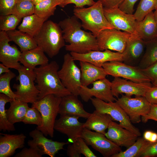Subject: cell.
Wrapping results in <instances>:
<instances>
[{
	"label": "cell",
	"instance_id": "cell-1",
	"mask_svg": "<svg viewBox=\"0 0 157 157\" xmlns=\"http://www.w3.org/2000/svg\"><path fill=\"white\" fill-rule=\"evenodd\" d=\"M74 15L60 21L65 42L67 51L79 53H85L91 51H99L97 38L90 32L83 30L81 23Z\"/></svg>",
	"mask_w": 157,
	"mask_h": 157
},
{
	"label": "cell",
	"instance_id": "cell-2",
	"mask_svg": "<svg viewBox=\"0 0 157 157\" xmlns=\"http://www.w3.org/2000/svg\"><path fill=\"white\" fill-rule=\"evenodd\" d=\"M59 68L57 62L53 61L34 69L36 86L40 92L38 100L50 94L63 97L71 94L62 83L58 74Z\"/></svg>",
	"mask_w": 157,
	"mask_h": 157
},
{
	"label": "cell",
	"instance_id": "cell-3",
	"mask_svg": "<svg viewBox=\"0 0 157 157\" xmlns=\"http://www.w3.org/2000/svg\"><path fill=\"white\" fill-rule=\"evenodd\" d=\"M73 11L74 15L81 20L82 27L90 31L96 38L101 31L114 28L106 18L99 0L88 8L75 7Z\"/></svg>",
	"mask_w": 157,
	"mask_h": 157
},
{
	"label": "cell",
	"instance_id": "cell-4",
	"mask_svg": "<svg viewBox=\"0 0 157 157\" xmlns=\"http://www.w3.org/2000/svg\"><path fill=\"white\" fill-rule=\"evenodd\" d=\"M33 38L38 46L51 58L57 55L65 45L60 26L51 20L45 21L39 32Z\"/></svg>",
	"mask_w": 157,
	"mask_h": 157
},
{
	"label": "cell",
	"instance_id": "cell-5",
	"mask_svg": "<svg viewBox=\"0 0 157 157\" xmlns=\"http://www.w3.org/2000/svg\"><path fill=\"white\" fill-rule=\"evenodd\" d=\"M62 98L50 94L32 104L31 107L35 108L40 112L42 119V125L36 128L45 136L53 137L54 124L58 114Z\"/></svg>",
	"mask_w": 157,
	"mask_h": 157
},
{
	"label": "cell",
	"instance_id": "cell-6",
	"mask_svg": "<svg viewBox=\"0 0 157 157\" xmlns=\"http://www.w3.org/2000/svg\"><path fill=\"white\" fill-rule=\"evenodd\" d=\"M19 75L16 80L19 84H14V92L17 96L16 99L26 103L33 104L38 100L39 91L35 85L36 74L34 70L21 65L17 70Z\"/></svg>",
	"mask_w": 157,
	"mask_h": 157
},
{
	"label": "cell",
	"instance_id": "cell-7",
	"mask_svg": "<svg viewBox=\"0 0 157 157\" xmlns=\"http://www.w3.org/2000/svg\"><path fill=\"white\" fill-rule=\"evenodd\" d=\"M136 35L114 28L104 30L96 38L99 51L109 50L123 53L128 42Z\"/></svg>",
	"mask_w": 157,
	"mask_h": 157
},
{
	"label": "cell",
	"instance_id": "cell-8",
	"mask_svg": "<svg viewBox=\"0 0 157 157\" xmlns=\"http://www.w3.org/2000/svg\"><path fill=\"white\" fill-rule=\"evenodd\" d=\"M90 100L96 110L109 115L113 120L118 122L123 128L138 137L141 136L139 130L133 124L129 116L116 101L106 102L97 98L92 97Z\"/></svg>",
	"mask_w": 157,
	"mask_h": 157
},
{
	"label": "cell",
	"instance_id": "cell-9",
	"mask_svg": "<svg viewBox=\"0 0 157 157\" xmlns=\"http://www.w3.org/2000/svg\"><path fill=\"white\" fill-rule=\"evenodd\" d=\"M74 61L70 53L65 54L63 57V64L58 71V74L64 86L72 94L78 96L81 85V73Z\"/></svg>",
	"mask_w": 157,
	"mask_h": 157
},
{
	"label": "cell",
	"instance_id": "cell-10",
	"mask_svg": "<svg viewBox=\"0 0 157 157\" xmlns=\"http://www.w3.org/2000/svg\"><path fill=\"white\" fill-rule=\"evenodd\" d=\"M102 67L108 75L114 77H121L137 83L151 82L138 66L129 65L123 62H107L104 63Z\"/></svg>",
	"mask_w": 157,
	"mask_h": 157
},
{
	"label": "cell",
	"instance_id": "cell-11",
	"mask_svg": "<svg viewBox=\"0 0 157 157\" xmlns=\"http://www.w3.org/2000/svg\"><path fill=\"white\" fill-rule=\"evenodd\" d=\"M115 101L124 110L133 124L141 121L142 116L147 115L149 112L151 104L144 97L137 96L132 98L122 94Z\"/></svg>",
	"mask_w": 157,
	"mask_h": 157
},
{
	"label": "cell",
	"instance_id": "cell-12",
	"mask_svg": "<svg viewBox=\"0 0 157 157\" xmlns=\"http://www.w3.org/2000/svg\"><path fill=\"white\" fill-rule=\"evenodd\" d=\"M88 145L104 157H112L122 151L120 147L108 139L104 134L84 128L81 135Z\"/></svg>",
	"mask_w": 157,
	"mask_h": 157
},
{
	"label": "cell",
	"instance_id": "cell-13",
	"mask_svg": "<svg viewBox=\"0 0 157 157\" xmlns=\"http://www.w3.org/2000/svg\"><path fill=\"white\" fill-rule=\"evenodd\" d=\"M104 11L107 20L114 28L138 35L137 21L133 15L126 13L118 7H104Z\"/></svg>",
	"mask_w": 157,
	"mask_h": 157
},
{
	"label": "cell",
	"instance_id": "cell-14",
	"mask_svg": "<svg viewBox=\"0 0 157 157\" xmlns=\"http://www.w3.org/2000/svg\"><path fill=\"white\" fill-rule=\"evenodd\" d=\"M111 83L112 94L117 98L122 94L144 97L147 91L152 86L151 82L137 83L119 77H114Z\"/></svg>",
	"mask_w": 157,
	"mask_h": 157
},
{
	"label": "cell",
	"instance_id": "cell-15",
	"mask_svg": "<svg viewBox=\"0 0 157 157\" xmlns=\"http://www.w3.org/2000/svg\"><path fill=\"white\" fill-rule=\"evenodd\" d=\"M92 84L93 87L91 88L81 86L79 95L84 101L88 102L93 96L106 102L116 101L112 93L111 82L106 78L96 81Z\"/></svg>",
	"mask_w": 157,
	"mask_h": 157
},
{
	"label": "cell",
	"instance_id": "cell-16",
	"mask_svg": "<svg viewBox=\"0 0 157 157\" xmlns=\"http://www.w3.org/2000/svg\"><path fill=\"white\" fill-rule=\"evenodd\" d=\"M11 41L6 32L0 31V61L8 68L17 70L21 66L19 60L22 52Z\"/></svg>",
	"mask_w": 157,
	"mask_h": 157
},
{
	"label": "cell",
	"instance_id": "cell-17",
	"mask_svg": "<svg viewBox=\"0 0 157 157\" xmlns=\"http://www.w3.org/2000/svg\"><path fill=\"white\" fill-rule=\"evenodd\" d=\"M74 60L87 62L99 67H102L105 63L111 61L123 62L124 55L109 50L103 51H91L85 53L70 52Z\"/></svg>",
	"mask_w": 157,
	"mask_h": 157
},
{
	"label": "cell",
	"instance_id": "cell-18",
	"mask_svg": "<svg viewBox=\"0 0 157 157\" xmlns=\"http://www.w3.org/2000/svg\"><path fill=\"white\" fill-rule=\"evenodd\" d=\"M79 118L70 115H60L59 118L56 120L54 129L67 135L73 142L81 137L84 128V123L80 122Z\"/></svg>",
	"mask_w": 157,
	"mask_h": 157
},
{
	"label": "cell",
	"instance_id": "cell-19",
	"mask_svg": "<svg viewBox=\"0 0 157 157\" xmlns=\"http://www.w3.org/2000/svg\"><path fill=\"white\" fill-rule=\"evenodd\" d=\"M109 140L119 147L128 148L137 140L138 137L131 131L112 121L105 134Z\"/></svg>",
	"mask_w": 157,
	"mask_h": 157
},
{
	"label": "cell",
	"instance_id": "cell-20",
	"mask_svg": "<svg viewBox=\"0 0 157 157\" xmlns=\"http://www.w3.org/2000/svg\"><path fill=\"white\" fill-rule=\"evenodd\" d=\"M145 48L146 42L138 35L135 36L128 42L123 53V62L129 65L138 66L144 55Z\"/></svg>",
	"mask_w": 157,
	"mask_h": 157
},
{
	"label": "cell",
	"instance_id": "cell-21",
	"mask_svg": "<svg viewBox=\"0 0 157 157\" xmlns=\"http://www.w3.org/2000/svg\"><path fill=\"white\" fill-rule=\"evenodd\" d=\"M29 135L32 140H30L32 143L38 146L43 151L44 154L51 157H54L58 151L64 149L63 147L68 142L54 141L45 137L43 133L36 128L29 133Z\"/></svg>",
	"mask_w": 157,
	"mask_h": 157
},
{
	"label": "cell",
	"instance_id": "cell-22",
	"mask_svg": "<svg viewBox=\"0 0 157 157\" xmlns=\"http://www.w3.org/2000/svg\"><path fill=\"white\" fill-rule=\"evenodd\" d=\"M78 96L71 94L62 98L60 104L58 114L68 115L79 117L88 118L91 113L86 111Z\"/></svg>",
	"mask_w": 157,
	"mask_h": 157
},
{
	"label": "cell",
	"instance_id": "cell-23",
	"mask_svg": "<svg viewBox=\"0 0 157 157\" xmlns=\"http://www.w3.org/2000/svg\"><path fill=\"white\" fill-rule=\"evenodd\" d=\"M0 135V157L11 156L16 149L24 147L26 137L24 134Z\"/></svg>",
	"mask_w": 157,
	"mask_h": 157
},
{
	"label": "cell",
	"instance_id": "cell-24",
	"mask_svg": "<svg viewBox=\"0 0 157 157\" xmlns=\"http://www.w3.org/2000/svg\"><path fill=\"white\" fill-rule=\"evenodd\" d=\"M79 61L82 86L88 87L96 81L106 78L108 75L102 67L97 66L87 62Z\"/></svg>",
	"mask_w": 157,
	"mask_h": 157
},
{
	"label": "cell",
	"instance_id": "cell-25",
	"mask_svg": "<svg viewBox=\"0 0 157 157\" xmlns=\"http://www.w3.org/2000/svg\"><path fill=\"white\" fill-rule=\"evenodd\" d=\"M45 53L40 47L22 52L19 62L23 65L34 70L38 65H42L49 63V59Z\"/></svg>",
	"mask_w": 157,
	"mask_h": 157
},
{
	"label": "cell",
	"instance_id": "cell-26",
	"mask_svg": "<svg viewBox=\"0 0 157 157\" xmlns=\"http://www.w3.org/2000/svg\"><path fill=\"white\" fill-rule=\"evenodd\" d=\"M137 31L138 35L146 42L157 37V23L153 11L148 14L142 20L137 21Z\"/></svg>",
	"mask_w": 157,
	"mask_h": 157
},
{
	"label": "cell",
	"instance_id": "cell-27",
	"mask_svg": "<svg viewBox=\"0 0 157 157\" xmlns=\"http://www.w3.org/2000/svg\"><path fill=\"white\" fill-rule=\"evenodd\" d=\"M113 119L109 115L95 110L84 123L83 127L105 135L110 123Z\"/></svg>",
	"mask_w": 157,
	"mask_h": 157
},
{
	"label": "cell",
	"instance_id": "cell-28",
	"mask_svg": "<svg viewBox=\"0 0 157 157\" xmlns=\"http://www.w3.org/2000/svg\"><path fill=\"white\" fill-rule=\"evenodd\" d=\"M6 32L11 41L14 42L19 47L21 52L38 46L33 37L26 33L15 29Z\"/></svg>",
	"mask_w": 157,
	"mask_h": 157
},
{
	"label": "cell",
	"instance_id": "cell-29",
	"mask_svg": "<svg viewBox=\"0 0 157 157\" xmlns=\"http://www.w3.org/2000/svg\"><path fill=\"white\" fill-rule=\"evenodd\" d=\"M47 20L40 18L34 14L23 18L18 28L34 37L38 33Z\"/></svg>",
	"mask_w": 157,
	"mask_h": 157
},
{
	"label": "cell",
	"instance_id": "cell-30",
	"mask_svg": "<svg viewBox=\"0 0 157 157\" xmlns=\"http://www.w3.org/2000/svg\"><path fill=\"white\" fill-rule=\"evenodd\" d=\"M29 107L27 103L13 99L10 102L9 108L6 109L8 121L13 124L22 122Z\"/></svg>",
	"mask_w": 157,
	"mask_h": 157
},
{
	"label": "cell",
	"instance_id": "cell-31",
	"mask_svg": "<svg viewBox=\"0 0 157 157\" xmlns=\"http://www.w3.org/2000/svg\"><path fill=\"white\" fill-rule=\"evenodd\" d=\"M157 61V37L146 42L144 55L138 67L144 69Z\"/></svg>",
	"mask_w": 157,
	"mask_h": 157
},
{
	"label": "cell",
	"instance_id": "cell-32",
	"mask_svg": "<svg viewBox=\"0 0 157 157\" xmlns=\"http://www.w3.org/2000/svg\"><path fill=\"white\" fill-rule=\"evenodd\" d=\"M150 142L143 137L138 139L131 146L124 151L115 154L111 157H139L147 147Z\"/></svg>",
	"mask_w": 157,
	"mask_h": 157
},
{
	"label": "cell",
	"instance_id": "cell-33",
	"mask_svg": "<svg viewBox=\"0 0 157 157\" xmlns=\"http://www.w3.org/2000/svg\"><path fill=\"white\" fill-rule=\"evenodd\" d=\"M13 99L3 93L0 94V131L5 132L13 131L16 129L14 124L8 121L5 106L8 102L10 103Z\"/></svg>",
	"mask_w": 157,
	"mask_h": 157
},
{
	"label": "cell",
	"instance_id": "cell-34",
	"mask_svg": "<svg viewBox=\"0 0 157 157\" xmlns=\"http://www.w3.org/2000/svg\"><path fill=\"white\" fill-rule=\"evenodd\" d=\"M58 6L54 0H45L35 5V13L38 17L47 19L54 15Z\"/></svg>",
	"mask_w": 157,
	"mask_h": 157
},
{
	"label": "cell",
	"instance_id": "cell-35",
	"mask_svg": "<svg viewBox=\"0 0 157 157\" xmlns=\"http://www.w3.org/2000/svg\"><path fill=\"white\" fill-rule=\"evenodd\" d=\"M16 76V74L10 70L0 76V93L5 94L13 100L16 99L17 96L11 90L10 83L11 79Z\"/></svg>",
	"mask_w": 157,
	"mask_h": 157
},
{
	"label": "cell",
	"instance_id": "cell-36",
	"mask_svg": "<svg viewBox=\"0 0 157 157\" xmlns=\"http://www.w3.org/2000/svg\"><path fill=\"white\" fill-rule=\"evenodd\" d=\"M156 0H140L133 15L137 21L142 20L149 13L155 10Z\"/></svg>",
	"mask_w": 157,
	"mask_h": 157
},
{
	"label": "cell",
	"instance_id": "cell-37",
	"mask_svg": "<svg viewBox=\"0 0 157 157\" xmlns=\"http://www.w3.org/2000/svg\"><path fill=\"white\" fill-rule=\"evenodd\" d=\"M35 5L31 1H17L13 14L20 18L34 14Z\"/></svg>",
	"mask_w": 157,
	"mask_h": 157
},
{
	"label": "cell",
	"instance_id": "cell-38",
	"mask_svg": "<svg viewBox=\"0 0 157 157\" xmlns=\"http://www.w3.org/2000/svg\"><path fill=\"white\" fill-rule=\"evenodd\" d=\"M21 19L13 14L0 15V31L7 32L15 29Z\"/></svg>",
	"mask_w": 157,
	"mask_h": 157
},
{
	"label": "cell",
	"instance_id": "cell-39",
	"mask_svg": "<svg viewBox=\"0 0 157 157\" xmlns=\"http://www.w3.org/2000/svg\"><path fill=\"white\" fill-rule=\"evenodd\" d=\"M29 148L24 147L17 153L14 157H42L44 154V151L38 146L31 142H28Z\"/></svg>",
	"mask_w": 157,
	"mask_h": 157
},
{
	"label": "cell",
	"instance_id": "cell-40",
	"mask_svg": "<svg viewBox=\"0 0 157 157\" xmlns=\"http://www.w3.org/2000/svg\"><path fill=\"white\" fill-rule=\"evenodd\" d=\"M22 122L25 124H35L38 127L42 125L40 113L36 108L33 107L28 108Z\"/></svg>",
	"mask_w": 157,
	"mask_h": 157
},
{
	"label": "cell",
	"instance_id": "cell-41",
	"mask_svg": "<svg viewBox=\"0 0 157 157\" xmlns=\"http://www.w3.org/2000/svg\"><path fill=\"white\" fill-rule=\"evenodd\" d=\"M76 149L81 154L86 157H96L97 156L88 147L84 139L81 137L77 139L73 142Z\"/></svg>",
	"mask_w": 157,
	"mask_h": 157
},
{
	"label": "cell",
	"instance_id": "cell-42",
	"mask_svg": "<svg viewBox=\"0 0 157 157\" xmlns=\"http://www.w3.org/2000/svg\"><path fill=\"white\" fill-rule=\"evenodd\" d=\"M17 2V0H0V15L13 14Z\"/></svg>",
	"mask_w": 157,
	"mask_h": 157
},
{
	"label": "cell",
	"instance_id": "cell-43",
	"mask_svg": "<svg viewBox=\"0 0 157 157\" xmlns=\"http://www.w3.org/2000/svg\"><path fill=\"white\" fill-rule=\"evenodd\" d=\"M140 157H157V140L154 142H150Z\"/></svg>",
	"mask_w": 157,
	"mask_h": 157
},
{
	"label": "cell",
	"instance_id": "cell-44",
	"mask_svg": "<svg viewBox=\"0 0 157 157\" xmlns=\"http://www.w3.org/2000/svg\"><path fill=\"white\" fill-rule=\"evenodd\" d=\"M142 69L144 75L150 80L151 83L157 79V61L147 67Z\"/></svg>",
	"mask_w": 157,
	"mask_h": 157
},
{
	"label": "cell",
	"instance_id": "cell-45",
	"mask_svg": "<svg viewBox=\"0 0 157 157\" xmlns=\"http://www.w3.org/2000/svg\"><path fill=\"white\" fill-rule=\"evenodd\" d=\"M95 3L94 0H65L60 7H64L68 4H74L75 7L81 8L86 5L91 6Z\"/></svg>",
	"mask_w": 157,
	"mask_h": 157
},
{
	"label": "cell",
	"instance_id": "cell-46",
	"mask_svg": "<svg viewBox=\"0 0 157 157\" xmlns=\"http://www.w3.org/2000/svg\"><path fill=\"white\" fill-rule=\"evenodd\" d=\"M144 97L150 104H157V86H152L149 89Z\"/></svg>",
	"mask_w": 157,
	"mask_h": 157
},
{
	"label": "cell",
	"instance_id": "cell-47",
	"mask_svg": "<svg viewBox=\"0 0 157 157\" xmlns=\"http://www.w3.org/2000/svg\"><path fill=\"white\" fill-rule=\"evenodd\" d=\"M138 0H125L119 8L126 13L133 14L134 11V5Z\"/></svg>",
	"mask_w": 157,
	"mask_h": 157
},
{
	"label": "cell",
	"instance_id": "cell-48",
	"mask_svg": "<svg viewBox=\"0 0 157 157\" xmlns=\"http://www.w3.org/2000/svg\"><path fill=\"white\" fill-rule=\"evenodd\" d=\"M141 121L144 123L149 120H153L157 122V104H151L149 112L146 115L142 116Z\"/></svg>",
	"mask_w": 157,
	"mask_h": 157
},
{
	"label": "cell",
	"instance_id": "cell-49",
	"mask_svg": "<svg viewBox=\"0 0 157 157\" xmlns=\"http://www.w3.org/2000/svg\"><path fill=\"white\" fill-rule=\"evenodd\" d=\"M125 0H102L104 7L107 8H119Z\"/></svg>",
	"mask_w": 157,
	"mask_h": 157
},
{
	"label": "cell",
	"instance_id": "cell-50",
	"mask_svg": "<svg viewBox=\"0 0 157 157\" xmlns=\"http://www.w3.org/2000/svg\"><path fill=\"white\" fill-rule=\"evenodd\" d=\"M67 154V156L70 157H81V154L78 152L73 144L68 145Z\"/></svg>",
	"mask_w": 157,
	"mask_h": 157
},
{
	"label": "cell",
	"instance_id": "cell-51",
	"mask_svg": "<svg viewBox=\"0 0 157 157\" xmlns=\"http://www.w3.org/2000/svg\"><path fill=\"white\" fill-rule=\"evenodd\" d=\"M143 138L148 141L154 142L157 140V133L151 131H146L144 133Z\"/></svg>",
	"mask_w": 157,
	"mask_h": 157
},
{
	"label": "cell",
	"instance_id": "cell-52",
	"mask_svg": "<svg viewBox=\"0 0 157 157\" xmlns=\"http://www.w3.org/2000/svg\"><path fill=\"white\" fill-rule=\"evenodd\" d=\"M9 68L3 65L2 63L0 64V75L3 73H6L9 72L10 70Z\"/></svg>",
	"mask_w": 157,
	"mask_h": 157
},
{
	"label": "cell",
	"instance_id": "cell-53",
	"mask_svg": "<svg viewBox=\"0 0 157 157\" xmlns=\"http://www.w3.org/2000/svg\"><path fill=\"white\" fill-rule=\"evenodd\" d=\"M57 3L58 6L60 7L65 0H54Z\"/></svg>",
	"mask_w": 157,
	"mask_h": 157
},
{
	"label": "cell",
	"instance_id": "cell-54",
	"mask_svg": "<svg viewBox=\"0 0 157 157\" xmlns=\"http://www.w3.org/2000/svg\"><path fill=\"white\" fill-rule=\"evenodd\" d=\"M45 0H32V1L34 5H35Z\"/></svg>",
	"mask_w": 157,
	"mask_h": 157
},
{
	"label": "cell",
	"instance_id": "cell-55",
	"mask_svg": "<svg viewBox=\"0 0 157 157\" xmlns=\"http://www.w3.org/2000/svg\"><path fill=\"white\" fill-rule=\"evenodd\" d=\"M155 10L153 12L155 20L157 23V9Z\"/></svg>",
	"mask_w": 157,
	"mask_h": 157
},
{
	"label": "cell",
	"instance_id": "cell-56",
	"mask_svg": "<svg viewBox=\"0 0 157 157\" xmlns=\"http://www.w3.org/2000/svg\"><path fill=\"white\" fill-rule=\"evenodd\" d=\"M152 86H157V79L155 80L152 83Z\"/></svg>",
	"mask_w": 157,
	"mask_h": 157
},
{
	"label": "cell",
	"instance_id": "cell-57",
	"mask_svg": "<svg viewBox=\"0 0 157 157\" xmlns=\"http://www.w3.org/2000/svg\"><path fill=\"white\" fill-rule=\"evenodd\" d=\"M157 9V0H156V4L155 7V10Z\"/></svg>",
	"mask_w": 157,
	"mask_h": 157
},
{
	"label": "cell",
	"instance_id": "cell-58",
	"mask_svg": "<svg viewBox=\"0 0 157 157\" xmlns=\"http://www.w3.org/2000/svg\"><path fill=\"white\" fill-rule=\"evenodd\" d=\"M32 0H17V1H32Z\"/></svg>",
	"mask_w": 157,
	"mask_h": 157
},
{
	"label": "cell",
	"instance_id": "cell-59",
	"mask_svg": "<svg viewBox=\"0 0 157 157\" xmlns=\"http://www.w3.org/2000/svg\"><path fill=\"white\" fill-rule=\"evenodd\" d=\"M99 0V1H102V0Z\"/></svg>",
	"mask_w": 157,
	"mask_h": 157
}]
</instances>
